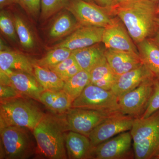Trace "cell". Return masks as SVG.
Instances as JSON below:
<instances>
[{"mask_svg": "<svg viewBox=\"0 0 159 159\" xmlns=\"http://www.w3.org/2000/svg\"><path fill=\"white\" fill-rule=\"evenodd\" d=\"M157 3L149 0H134L116 5L112 9L137 44L153 37L157 30Z\"/></svg>", "mask_w": 159, "mask_h": 159, "instance_id": "obj_1", "label": "cell"}, {"mask_svg": "<svg viewBox=\"0 0 159 159\" xmlns=\"http://www.w3.org/2000/svg\"><path fill=\"white\" fill-rule=\"evenodd\" d=\"M67 131L64 115L45 114L32 131L39 154L44 158H67L66 147Z\"/></svg>", "mask_w": 159, "mask_h": 159, "instance_id": "obj_2", "label": "cell"}, {"mask_svg": "<svg viewBox=\"0 0 159 159\" xmlns=\"http://www.w3.org/2000/svg\"><path fill=\"white\" fill-rule=\"evenodd\" d=\"M130 131L135 159H159V109L147 118L135 119Z\"/></svg>", "mask_w": 159, "mask_h": 159, "instance_id": "obj_3", "label": "cell"}, {"mask_svg": "<svg viewBox=\"0 0 159 159\" xmlns=\"http://www.w3.org/2000/svg\"><path fill=\"white\" fill-rule=\"evenodd\" d=\"M30 99L20 97L1 100L0 126H19L32 131L45 114Z\"/></svg>", "mask_w": 159, "mask_h": 159, "instance_id": "obj_4", "label": "cell"}, {"mask_svg": "<svg viewBox=\"0 0 159 159\" xmlns=\"http://www.w3.org/2000/svg\"><path fill=\"white\" fill-rule=\"evenodd\" d=\"M29 130L12 125L0 126L1 159H27L34 153Z\"/></svg>", "mask_w": 159, "mask_h": 159, "instance_id": "obj_5", "label": "cell"}, {"mask_svg": "<svg viewBox=\"0 0 159 159\" xmlns=\"http://www.w3.org/2000/svg\"><path fill=\"white\" fill-rule=\"evenodd\" d=\"M71 108L93 110L111 114H122L119 98L111 90L90 83L73 101Z\"/></svg>", "mask_w": 159, "mask_h": 159, "instance_id": "obj_6", "label": "cell"}, {"mask_svg": "<svg viewBox=\"0 0 159 159\" xmlns=\"http://www.w3.org/2000/svg\"><path fill=\"white\" fill-rule=\"evenodd\" d=\"M112 8L84 0H70L66 9L72 13L80 25L105 28L116 18Z\"/></svg>", "mask_w": 159, "mask_h": 159, "instance_id": "obj_7", "label": "cell"}, {"mask_svg": "<svg viewBox=\"0 0 159 159\" xmlns=\"http://www.w3.org/2000/svg\"><path fill=\"white\" fill-rule=\"evenodd\" d=\"M121 114H111L93 110L70 108L64 115L68 131L89 137L94 129L111 117Z\"/></svg>", "mask_w": 159, "mask_h": 159, "instance_id": "obj_8", "label": "cell"}, {"mask_svg": "<svg viewBox=\"0 0 159 159\" xmlns=\"http://www.w3.org/2000/svg\"><path fill=\"white\" fill-rule=\"evenodd\" d=\"M154 77L145 80L136 88L119 97V107L122 114L134 119L142 118L152 95Z\"/></svg>", "mask_w": 159, "mask_h": 159, "instance_id": "obj_9", "label": "cell"}, {"mask_svg": "<svg viewBox=\"0 0 159 159\" xmlns=\"http://www.w3.org/2000/svg\"><path fill=\"white\" fill-rule=\"evenodd\" d=\"M132 141L130 131L119 134L95 147L93 159L134 158Z\"/></svg>", "mask_w": 159, "mask_h": 159, "instance_id": "obj_10", "label": "cell"}, {"mask_svg": "<svg viewBox=\"0 0 159 159\" xmlns=\"http://www.w3.org/2000/svg\"><path fill=\"white\" fill-rule=\"evenodd\" d=\"M135 119L131 116L121 114L107 119L89 135L92 146L95 148L119 134L130 131Z\"/></svg>", "mask_w": 159, "mask_h": 159, "instance_id": "obj_11", "label": "cell"}, {"mask_svg": "<svg viewBox=\"0 0 159 159\" xmlns=\"http://www.w3.org/2000/svg\"><path fill=\"white\" fill-rule=\"evenodd\" d=\"M102 43L106 49L139 54L136 44L124 24L116 16L113 22L104 28Z\"/></svg>", "mask_w": 159, "mask_h": 159, "instance_id": "obj_12", "label": "cell"}, {"mask_svg": "<svg viewBox=\"0 0 159 159\" xmlns=\"http://www.w3.org/2000/svg\"><path fill=\"white\" fill-rule=\"evenodd\" d=\"M104 28L80 25L62 42L54 48H65L72 51L102 43Z\"/></svg>", "mask_w": 159, "mask_h": 159, "instance_id": "obj_13", "label": "cell"}, {"mask_svg": "<svg viewBox=\"0 0 159 159\" xmlns=\"http://www.w3.org/2000/svg\"><path fill=\"white\" fill-rule=\"evenodd\" d=\"M3 71L9 77V85L23 97L39 101L42 94L45 90L34 75L21 71Z\"/></svg>", "mask_w": 159, "mask_h": 159, "instance_id": "obj_14", "label": "cell"}, {"mask_svg": "<svg viewBox=\"0 0 159 159\" xmlns=\"http://www.w3.org/2000/svg\"><path fill=\"white\" fill-rule=\"evenodd\" d=\"M155 77L144 64L118 77L111 91L118 98L136 88L143 82Z\"/></svg>", "mask_w": 159, "mask_h": 159, "instance_id": "obj_15", "label": "cell"}, {"mask_svg": "<svg viewBox=\"0 0 159 159\" xmlns=\"http://www.w3.org/2000/svg\"><path fill=\"white\" fill-rule=\"evenodd\" d=\"M105 56L111 68L118 77L143 64L139 53L131 51L106 49Z\"/></svg>", "mask_w": 159, "mask_h": 159, "instance_id": "obj_16", "label": "cell"}, {"mask_svg": "<svg viewBox=\"0 0 159 159\" xmlns=\"http://www.w3.org/2000/svg\"><path fill=\"white\" fill-rule=\"evenodd\" d=\"M66 147L68 158L93 159L94 148L89 137L69 131L66 136Z\"/></svg>", "mask_w": 159, "mask_h": 159, "instance_id": "obj_17", "label": "cell"}, {"mask_svg": "<svg viewBox=\"0 0 159 159\" xmlns=\"http://www.w3.org/2000/svg\"><path fill=\"white\" fill-rule=\"evenodd\" d=\"M33 64V61L20 52L7 50L0 51V70L21 71L34 75Z\"/></svg>", "mask_w": 159, "mask_h": 159, "instance_id": "obj_18", "label": "cell"}, {"mask_svg": "<svg viewBox=\"0 0 159 159\" xmlns=\"http://www.w3.org/2000/svg\"><path fill=\"white\" fill-rule=\"evenodd\" d=\"M100 43L72 51L74 58L82 70L89 73L105 58L106 48Z\"/></svg>", "mask_w": 159, "mask_h": 159, "instance_id": "obj_19", "label": "cell"}, {"mask_svg": "<svg viewBox=\"0 0 159 159\" xmlns=\"http://www.w3.org/2000/svg\"><path fill=\"white\" fill-rule=\"evenodd\" d=\"M43 103L51 112L64 115L71 107L73 101L63 90L58 91H44L40 98Z\"/></svg>", "mask_w": 159, "mask_h": 159, "instance_id": "obj_20", "label": "cell"}, {"mask_svg": "<svg viewBox=\"0 0 159 159\" xmlns=\"http://www.w3.org/2000/svg\"><path fill=\"white\" fill-rule=\"evenodd\" d=\"M143 64L155 76H159V47L152 38L136 44Z\"/></svg>", "mask_w": 159, "mask_h": 159, "instance_id": "obj_21", "label": "cell"}, {"mask_svg": "<svg viewBox=\"0 0 159 159\" xmlns=\"http://www.w3.org/2000/svg\"><path fill=\"white\" fill-rule=\"evenodd\" d=\"M80 25L72 13L64 9L52 23L49 35L51 39L61 38L71 34Z\"/></svg>", "mask_w": 159, "mask_h": 159, "instance_id": "obj_22", "label": "cell"}, {"mask_svg": "<svg viewBox=\"0 0 159 159\" xmlns=\"http://www.w3.org/2000/svg\"><path fill=\"white\" fill-rule=\"evenodd\" d=\"M89 74L91 84L107 90H111L118 78L106 57Z\"/></svg>", "mask_w": 159, "mask_h": 159, "instance_id": "obj_23", "label": "cell"}, {"mask_svg": "<svg viewBox=\"0 0 159 159\" xmlns=\"http://www.w3.org/2000/svg\"><path fill=\"white\" fill-rule=\"evenodd\" d=\"M34 75L45 91L62 90L65 82L50 69L42 67L33 61Z\"/></svg>", "mask_w": 159, "mask_h": 159, "instance_id": "obj_24", "label": "cell"}, {"mask_svg": "<svg viewBox=\"0 0 159 159\" xmlns=\"http://www.w3.org/2000/svg\"><path fill=\"white\" fill-rule=\"evenodd\" d=\"M90 82L89 73L81 70L65 82L63 90L68 95L73 102Z\"/></svg>", "mask_w": 159, "mask_h": 159, "instance_id": "obj_25", "label": "cell"}, {"mask_svg": "<svg viewBox=\"0 0 159 159\" xmlns=\"http://www.w3.org/2000/svg\"><path fill=\"white\" fill-rule=\"evenodd\" d=\"M72 53V51L66 48H54L42 58L34 62L40 66L51 69L68 58Z\"/></svg>", "mask_w": 159, "mask_h": 159, "instance_id": "obj_26", "label": "cell"}, {"mask_svg": "<svg viewBox=\"0 0 159 159\" xmlns=\"http://www.w3.org/2000/svg\"><path fill=\"white\" fill-rule=\"evenodd\" d=\"M13 19L16 34L20 44L25 49L33 48L35 44L34 37L25 21L17 15L14 16Z\"/></svg>", "mask_w": 159, "mask_h": 159, "instance_id": "obj_27", "label": "cell"}, {"mask_svg": "<svg viewBox=\"0 0 159 159\" xmlns=\"http://www.w3.org/2000/svg\"><path fill=\"white\" fill-rule=\"evenodd\" d=\"M65 82L82 70L73 54L62 62L50 69Z\"/></svg>", "mask_w": 159, "mask_h": 159, "instance_id": "obj_28", "label": "cell"}, {"mask_svg": "<svg viewBox=\"0 0 159 159\" xmlns=\"http://www.w3.org/2000/svg\"><path fill=\"white\" fill-rule=\"evenodd\" d=\"M69 0H41L40 18L43 20H48L54 14L66 9Z\"/></svg>", "mask_w": 159, "mask_h": 159, "instance_id": "obj_29", "label": "cell"}, {"mask_svg": "<svg viewBox=\"0 0 159 159\" xmlns=\"http://www.w3.org/2000/svg\"><path fill=\"white\" fill-rule=\"evenodd\" d=\"M0 29L3 34L9 39L14 41H16L17 36L14 19L5 10H2L0 12Z\"/></svg>", "mask_w": 159, "mask_h": 159, "instance_id": "obj_30", "label": "cell"}, {"mask_svg": "<svg viewBox=\"0 0 159 159\" xmlns=\"http://www.w3.org/2000/svg\"><path fill=\"white\" fill-rule=\"evenodd\" d=\"M159 109V76L153 78V91L148 107L142 118H147Z\"/></svg>", "mask_w": 159, "mask_h": 159, "instance_id": "obj_31", "label": "cell"}, {"mask_svg": "<svg viewBox=\"0 0 159 159\" xmlns=\"http://www.w3.org/2000/svg\"><path fill=\"white\" fill-rule=\"evenodd\" d=\"M17 4L32 17L37 18L40 16L41 0H17Z\"/></svg>", "mask_w": 159, "mask_h": 159, "instance_id": "obj_32", "label": "cell"}, {"mask_svg": "<svg viewBox=\"0 0 159 159\" xmlns=\"http://www.w3.org/2000/svg\"><path fill=\"white\" fill-rule=\"evenodd\" d=\"M23 97L14 88L10 85H0V99L6 100Z\"/></svg>", "mask_w": 159, "mask_h": 159, "instance_id": "obj_33", "label": "cell"}, {"mask_svg": "<svg viewBox=\"0 0 159 159\" xmlns=\"http://www.w3.org/2000/svg\"><path fill=\"white\" fill-rule=\"evenodd\" d=\"M94 2L99 6L112 8L116 6V0H94Z\"/></svg>", "mask_w": 159, "mask_h": 159, "instance_id": "obj_34", "label": "cell"}, {"mask_svg": "<svg viewBox=\"0 0 159 159\" xmlns=\"http://www.w3.org/2000/svg\"><path fill=\"white\" fill-rule=\"evenodd\" d=\"M14 4H17V0H0V8L2 9L4 7Z\"/></svg>", "mask_w": 159, "mask_h": 159, "instance_id": "obj_35", "label": "cell"}, {"mask_svg": "<svg viewBox=\"0 0 159 159\" xmlns=\"http://www.w3.org/2000/svg\"><path fill=\"white\" fill-rule=\"evenodd\" d=\"M152 38L159 47V27Z\"/></svg>", "mask_w": 159, "mask_h": 159, "instance_id": "obj_36", "label": "cell"}, {"mask_svg": "<svg viewBox=\"0 0 159 159\" xmlns=\"http://www.w3.org/2000/svg\"><path fill=\"white\" fill-rule=\"evenodd\" d=\"M134 0H116V5L119 4H123V3L127 2H131Z\"/></svg>", "mask_w": 159, "mask_h": 159, "instance_id": "obj_37", "label": "cell"}, {"mask_svg": "<svg viewBox=\"0 0 159 159\" xmlns=\"http://www.w3.org/2000/svg\"><path fill=\"white\" fill-rule=\"evenodd\" d=\"M69 1H70V0H69ZM84 1H87V2H95L94 0H84Z\"/></svg>", "mask_w": 159, "mask_h": 159, "instance_id": "obj_38", "label": "cell"}, {"mask_svg": "<svg viewBox=\"0 0 159 159\" xmlns=\"http://www.w3.org/2000/svg\"><path fill=\"white\" fill-rule=\"evenodd\" d=\"M157 12H159V1L157 3Z\"/></svg>", "mask_w": 159, "mask_h": 159, "instance_id": "obj_39", "label": "cell"}, {"mask_svg": "<svg viewBox=\"0 0 159 159\" xmlns=\"http://www.w3.org/2000/svg\"><path fill=\"white\" fill-rule=\"evenodd\" d=\"M149 1H152V2H154L157 3V4L159 0H149Z\"/></svg>", "mask_w": 159, "mask_h": 159, "instance_id": "obj_40", "label": "cell"}, {"mask_svg": "<svg viewBox=\"0 0 159 159\" xmlns=\"http://www.w3.org/2000/svg\"><path fill=\"white\" fill-rule=\"evenodd\" d=\"M157 22L159 26V12L158 13V16H157Z\"/></svg>", "mask_w": 159, "mask_h": 159, "instance_id": "obj_41", "label": "cell"}]
</instances>
